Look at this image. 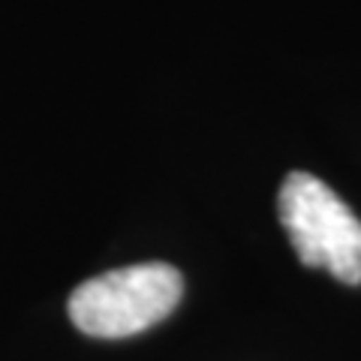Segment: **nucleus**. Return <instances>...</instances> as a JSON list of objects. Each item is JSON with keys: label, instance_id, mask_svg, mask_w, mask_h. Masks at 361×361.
<instances>
[{"label": "nucleus", "instance_id": "2", "mask_svg": "<svg viewBox=\"0 0 361 361\" xmlns=\"http://www.w3.org/2000/svg\"><path fill=\"white\" fill-rule=\"evenodd\" d=\"M277 214L304 265L349 286L361 283V220L325 180L289 172L277 193Z\"/></svg>", "mask_w": 361, "mask_h": 361}, {"label": "nucleus", "instance_id": "1", "mask_svg": "<svg viewBox=\"0 0 361 361\" xmlns=\"http://www.w3.org/2000/svg\"><path fill=\"white\" fill-rule=\"evenodd\" d=\"M184 295L175 265L142 262L85 280L70 295V319L78 331L103 341L133 337L163 322Z\"/></svg>", "mask_w": 361, "mask_h": 361}]
</instances>
